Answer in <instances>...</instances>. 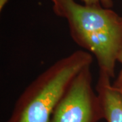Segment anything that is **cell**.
I'll use <instances>...</instances> for the list:
<instances>
[{
  "instance_id": "cell-7",
  "label": "cell",
  "mask_w": 122,
  "mask_h": 122,
  "mask_svg": "<svg viewBox=\"0 0 122 122\" xmlns=\"http://www.w3.org/2000/svg\"><path fill=\"white\" fill-rule=\"evenodd\" d=\"M8 1L9 0H0V10L1 11L4 9L5 5H6Z\"/></svg>"
},
{
  "instance_id": "cell-6",
  "label": "cell",
  "mask_w": 122,
  "mask_h": 122,
  "mask_svg": "<svg viewBox=\"0 0 122 122\" xmlns=\"http://www.w3.org/2000/svg\"><path fill=\"white\" fill-rule=\"evenodd\" d=\"M119 63L122 65V69H121L119 73V75H118L116 80L113 83V86L115 87H122V58L121 59V61H119Z\"/></svg>"
},
{
  "instance_id": "cell-5",
  "label": "cell",
  "mask_w": 122,
  "mask_h": 122,
  "mask_svg": "<svg viewBox=\"0 0 122 122\" xmlns=\"http://www.w3.org/2000/svg\"><path fill=\"white\" fill-rule=\"evenodd\" d=\"M83 4L99 5L106 8H111L113 6V0H81Z\"/></svg>"
},
{
  "instance_id": "cell-8",
  "label": "cell",
  "mask_w": 122,
  "mask_h": 122,
  "mask_svg": "<svg viewBox=\"0 0 122 122\" xmlns=\"http://www.w3.org/2000/svg\"><path fill=\"white\" fill-rule=\"evenodd\" d=\"M115 88H117L118 90H119V91L120 92H121V93L122 94V87H115Z\"/></svg>"
},
{
  "instance_id": "cell-3",
  "label": "cell",
  "mask_w": 122,
  "mask_h": 122,
  "mask_svg": "<svg viewBox=\"0 0 122 122\" xmlns=\"http://www.w3.org/2000/svg\"><path fill=\"white\" fill-rule=\"evenodd\" d=\"M103 119L100 98L92 85L91 65L87 66L70 84L50 122H99Z\"/></svg>"
},
{
  "instance_id": "cell-1",
  "label": "cell",
  "mask_w": 122,
  "mask_h": 122,
  "mask_svg": "<svg viewBox=\"0 0 122 122\" xmlns=\"http://www.w3.org/2000/svg\"><path fill=\"white\" fill-rule=\"evenodd\" d=\"M51 1L55 14L66 20L75 44L95 56L99 72L115 77V65L122 58V16L99 5Z\"/></svg>"
},
{
  "instance_id": "cell-2",
  "label": "cell",
  "mask_w": 122,
  "mask_h": 122,
  "mask_svg": "<svg viewBox=\"0 0 122 122\" xmlns=\"http://www.w3.org/2000/svg\"><path fill=\"white\" fill-rule=\"evenodd\" d=\"M93 56L82 50L71 53L50 65L25 89L5 122H50L57 104L75 77Z\"/></svg>"
},
{
  "instance_id": "cell-4",
  "label": "cell",
  "mask_w": 122,
  "mask_h": 122,
  "mask_svg": "<svg viewBox=\"0 0 122 122\" xmlns=\"http://www.w3.org/2000/svg\"><path fill=\"white\" fill-rule=\"evenodd\" d=\"M111 79L107 74L99 72L96 91L107 122H122V94L113 86Z\"/></svg>"
}]
</instances>
